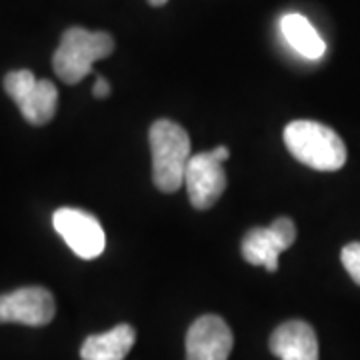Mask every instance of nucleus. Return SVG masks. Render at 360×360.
<instances>
[{"mask_svg":"<svg viewBox=\"0 0 360 360\" xmlns=\"http://www.w3.org/2000/svg\"><path fill=\"white\" fill-rule=\"evenodd\" d=\"M284 144L298 162L335 172L347 162V146L335 130L316 120H295L284 129Z\"/></svg>","mask_w":360,"mask_h":360,"instance_id":"1","label":"nucleus"},{"mask_svg":"<svg viewBox=\"0 0 360 360\" xmlns=\"http://www.w3.org/2000/svg\"><path fill=\"white\" fill-rule=\"evenodd\" d=\"M153 153V180L162 193H176L184 184V172L191 160L188 132L172 120H156L148 132Z\"/></svg>","mask_w":360,"mask_h":360,"instance_id":"2","label":"nucleus"},{"mask_svg":"<svg viewBox=\"0 0 360 360\" xmlns=\"http://www.w3.org/2000/svg\"><path fill=\"white\" fill-rule=\"evenodd\" d=\"M115 52V40L108 32H90L72 26L63 32L60 44L52 56L56 77L66 84H78L92 72V65Z\"/></svg>","mask_w":360,"mask_h":360,"instance_id":"3","label":"nucleus"},{"mask_svg":"<svg viewBox=\"0 0 360 360\" xmlns=\"http://www.w3.org/2000/svg\"><path fill=\"white\" fill-rule=\"evenodd\" d=\"M4 90L30 124H46L56 115L58 90L51 80H39L30 70H13L4 77Z\"/></svg>","mask_w":360,"mask_h":360,"instance_id":"4","label":"nucleus"},{"mask_svg":"<svg viewBox=\"0 0 360 360\" xmlns=\"http://www.w3.org/2000/svg\"><path fill=\"white\" fill-rule=\"evenodd\" d=\"M54 231L58 232L70 250L84 260L101 257L106 245L103 226L86 210L80 208H58L52 214Z\"/></svg>","mask_w":360,"mask_h":360,"instance_id":"5","label":"nucleus"},{"mask_svg":"<svg viewBox=\"0 0 360 360\" xmlns=\"http://www.w3.org/2000/svg\"><path fill=\"white\" fill-rule=\"evenodd\" d=\"M296 240V226L290 219H276L266 229H252L246 232L240 252L248 264L264 266L269 272L278 270V257Z\"/></svg>","mask_w":360,"mask_h":360,"instance_id":"6","label":"nucleus"},{"mask_svg":"<svg viewBox=\"0 0 360 360\" xmlns=\"http://www.w3.org/2000/svg\"><path fill=\"white\" fill-rule=\"evenodd\" d=\"M184 184L188 191L191 205L196 210H206L214 206L229 184L222 160H219L210 150L191 156L184 172Z\"/></svg>","mask_w":360,"mask_h":360,"instance_id":"7","label":"nucleus"},{"mask_svg":"<svg viewBox=\"0 0 360 360\" xmlns=\"http://www.w3.org/2000/svg\"><path fill=\"white\" fill-rule=\"evenodd\" d=\"M54 298L42 286H25L8 295H0V322L25 326H44L54 319Z\"/></svg>","mask_w":360,"mask_h":360,"instance_id":"8","label":"nucleus"},{"mask_svg":"<svg viewBox=\"0 0 360 360\" xmlns=\"http://www.w3.org/2000/svg\"><path fill=\"white\" fill-rule=\"evenodd\" d=\"M232 342L229 324L217 314H205L188 328L186 360H229Z\"/></svg>","mask_w":360,"mask_h":360,"instance_id":"9","label":"nucleus"},{"mask_svg":"<svg viewBox=\"0 0 360 360\" xmlns=\"http://www.w3.org/2000/svg\"><path fill=\"white\" fill-rule=\"evenodd\" d=\"M270 350L281 360H319V340L309 322H283L270 336Z\"/></svg>","mask_w":360,"mask_h":360,"instance_id":"10","label":"nucleus"},{"mask_svg":"<svg viewBox=\"0 0 360 360\" xmlns=\"http://www.w3.org/2000/svg\"><path fill=\"white\" fill-rule=\"evenodd\" d=\"M136 340L130 324H118L103 335L89 336L80 347L82 360H124Z\"/></svg>","mask_w":360,"mask_h":360,"instance_id":"11","label":"nucleus"},{"mask_svg":"<svg viewBox=\"0 0 360 360\" xmlns=\"http://www.w3.org/2000/svg\"><path fill=\"white\" fill-rule=\"evenodd\" d=\"M281 30L286 42L295 49L300 56L309 60H319L326 52V44L316 28L310 25L302 14H286L281 20Z\"/></svg>","mask_w":360,"mask_h":360,"instance_id":"12","label":"nucleus"},{"mask_svg":"<svg viewBox=\"0 0 360 360\" xmlns=\"http://www.w3.org/2000/svg\"><path fill=\"white\" fill-rule=\"evenodd\" d=\"M342 266L347 269L350 278L360 286V243H350L340 252Z\"/></svg>","mask_w":360,"mask_h":360,"instance_id":"13","label":"nucleus"},{"mask_svg":"<svg viewBox=\"0 0 360 360\" xmlns=\"http://www.w3.org/2000/svg\"><path fill=\"white\" fill-rule=\"evenodd\" d=\"M92 94H94L96 98H106V96H110V84H108V80L104 77L96 78V82H94V86H92Z\"/></svg>","mask_w":360,"mask_h":360,"instance_id":"14","label":"nucleus"},{"mask_svg":"<svg viewBox=\"0 0 360 360\" xmlns=\"http://www.w3.org/2000/svg\"><path fill=\"white\" fill-rule=\"evenodd\" d=\"M210 153L217 156L219 160H222V162H224V160H229V156H231V150H229L226 146H217V148H212Z\"/></svg>","mask_w":360,"mask_h":360,"instance_id":"15","label":"nucleus"},{"mask_svg":"<svg viewBox=\"0 0 360 360\" xmlns=\"http://www.w3.org/2000/svg\"><path fill=\"white\" fill-rule=\"evenodd\" d=\"M148 2H150L153 6H165L168 0H148Z\"/></svg>","mask_w":360,"mask_h":360,"instance_id":"16","label":"nucleus"}]
</instances>
